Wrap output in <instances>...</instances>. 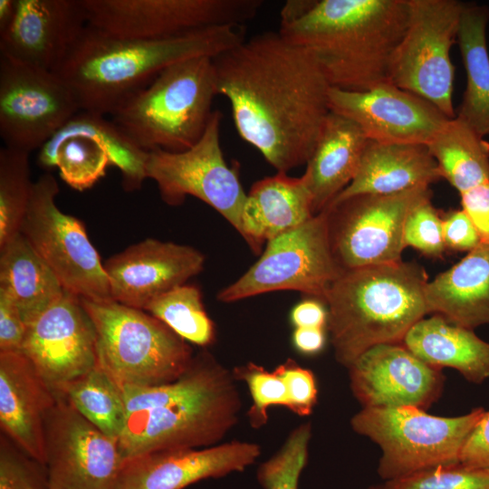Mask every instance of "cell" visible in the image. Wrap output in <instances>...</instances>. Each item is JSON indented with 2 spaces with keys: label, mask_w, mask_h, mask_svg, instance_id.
<instances>
[{
  "label": "cell",
  "mask_w": 489,
  "mask_h": 489,
  "mask_svg": "<svg viewBox=\"0 0 489 489\" xmlns=\"http://www.w3.org/2000/svg\"><path fill=\"white\" fill-rule=\"evenodd\" d=\"M331 111L353 120L369 140L428 145L450 120L419 96L384 82L368 91L331 88Z\"/></svg>",
  "instance_id": "19"
},
{
  "label": "cell",
  "mask_w": 489,
  "mask_h": 489,
  "mask_svg": "<svg viewBox=\"0 0 489 489\" xmlns=\"http://www.w3.org/2000/svg\"><path fill=\"white\" fill-rule=\"evenodd\" d=\"M488 21L486 5L465 3L457 35L466 86L455 117L484 138L489 135Z\"/></svg>",
  "instance_id": "31"
},
{
  "label": "cell",
  "mask_w": 489,
  "mask_h": 489,
  "mask_svg": "<svg viewBox=\"0 0 489 489\" xmlns=\"http://www.w3.org/2000/svg\"><path fill=\"white\" fill-rule=\"evenodd\" d=\"M370 489H386L385 485L382 486H373Z\"/></svg>",
  "instance_id": "49"
},
{
  "label": "cell",
  "mask_w": 489,
  "mask_h": 489,
  "mask_svg": "<svg viewBox=\"0 0 489 489\" xmlns=\"http://www.w3.org/2000/svg\"><path fill=\"white\" fill-rule=\"evenodd\" d=\"M245 39L244 26L130 38L86 24L53 72L72 90L81 110L111 115L167 67L190 58L215 57Z\"/></svg>",
  "instance_id": "4"
},
{
  "label": "cell",
  "mask_w": 489,
  "mask_h": 489,
  "mask_svg": "<svg viewBox=\"0 0 489 489\" xmlns=\"http://www.w3.org/2000/svg\"><path fill=\"white\" fill-rule=\"evenodd\" d=\"M350 388L363 408L426 409L440 396L443 375L402 343L376 345L349 368Z\"/></svg>",
  "instance_id": "20"
},
{
  "label": "cell",
  "mask_w": 489,
  "mask_h": 489,
  "mask_svg": "<svg viewBox=\"0 0 489 489\" xmlns=\"http://www.w3.org/2000/svg\"><path fill=\"white\" fill-rule=\"evenodd\" d=\"M144 311L187 342L206 347L215 341V324L205 310L200 290L195 285L183 284L170 290L151 301Z\"/></svg>",
  "instance_id": "34"
},
{
  "label": "cell",
  "mask_w": 489,
  "mask_h": 489,
  "mask_svg": "<svg viewBox=\"0 0 489 489\" xmlns=\"http://www.w3.org/2000/svg\"><path fill=\"white\" fill-rule=\"evenodd\" d=\"M260 455L258 444L239 440L145 454L124 460L113 489H184L204 479L243 472Z\"/></svg>",
  "instance_id": "22"
},
{
  "label": "cell",
  "mask_w": 489,
  "mask_h": 489,
  "mask_svg": "<svg viewBox=\"0 0 489 489\" xmlns=\"http://www.w3.org/2000/svg\"><path fill=\"white\" fill-rule=\"evenodd\" d=\"M26 325L12 297L0 289V352L21 351Z\"/></svg>",
  "instance_id": "43"
},
{
  "label": "cell",
  "mask_w": 489,
  "mask_h": 489,
  "mask_svg": "<svg viewBox=\"0 0 489 489\" xmlns=\"http://www.w3.org/2000/svg\"><path fill=\"white\" fill-rule=\"evenodd\" d=\"M442 227L446 249L468 253L481 244L475 225L462 208L442 215Z\"/></svg>",
  "instance_id": "42"
},
{
  "label": "cell",
  "mask_w": 489,
  "mask_h": 489,
  "mask_svg": "<svg viewBox=\"0 0 489 489\" xmlns=\"http://www.w3.org/2000/svg\"><path fill=\"white\" fill-rule=\"evenodd\" d=\"M460 197L462 209L475 225L481 244H489V182L479 185Z\"/></svg>",
  "instance_id": "45"
},
{
  "label": "cell",
  "mask_w": 489,
  "mask_h": 489,
  "mask_svg": "<svg viewBox=\"0 0 489 489\" xmlns=\"http://www.w3.org/2000/svg\"><path fill=\"white\" fill-rule=\"evenodd\" d=\"M81 301L95 327L97 366L120 387L167 384L190 366L188 342L146 311L113 300Z\"/></svg>",
  "instance_id": "7"
},
{
  "label": "cell",
  "mask_w": 489,
  "mask_h": 489,
  "mask_svg": "<svg viewBox=\"0 0 489 489\" xmlns=\"http://www.w3.org/2000/svg\"><path fill=\"white\" fill-rule=\"evenodd\" d=\"M427 148L441 177L460 195L489 182V142L458 118L450 119Z\"/></svg>",
  "instance_id": "32"
},
{
  "label": "cell",
  "mask_w": 489,
  "mask_h": 489,
  "mask_svg": "<svg viewBox=\"0 0 489 489\" xmlns=\"http://www.w3.org/2000/svg\"><path fill=\"white\" fill-rule=\"evenodd\" d=\"M33 183L29 153L0 149V248L20 233Z\"/></svg>",
  "instance_id": "35"
},
{
  "label": "cell",
  "mask_w": 489,
  "mask_h": 489,
  "mask_svg": "<svg viewBox=\"0 0 489 489\" xmlns=\"http://www.w3.org/2000/svg\"><path fill=\"white\" fill-rule=\"evenodd\" d=\"M55 391L22 351L0 352V426L24 454L44 465V423Z\"/></svg>",
  "instance_id": "24"
},
{
  "label": "cell",
  "mask_w": 489,
  "mask_h": 489,
  "mask_svg": "<svg viewBox=\"0 0 489 489\" xmlns=\"http://www.w3.org/2000/svg\"><path fill=\"white\" fill-rule=\"evenodd\" d=\"M55 391L62 393L76 410L104 435L119 440L126 423L123 391L97 365Z\"/></svg>",
  "instance_id": "33"
},
{
  "label": "cell",
  "mask_w": 489,
  "mask_h": 489,
  "mask_svg": "<svg viewBox=\"0 0 489 489\" xmlns=\"http://www.w3.org/2000/svg\"><path fill=\"white\" fill-rule=\"evenodd\" d=\"M369 142L353 120L331 111L303 176L312 197V212H321L353 180Z\"/></svg>",
  "instance_id": "26"
},
{
  "label": "cell",
  "mask_w": 489,
  "mask_h": 489,
  "mask_svg": "<svg viewBox=\"0 0 489 489\" xmlns=\"http://www.w3.org/2000/svg\"><path fill=\"white\" fill-rule=\"evenodd\" d=\"M222 114L214 110L201 139L188 149L148 152L147 178L156 182L161 199L169 206L182 204L187 196L205 202L242 235V213L247 193L238 173L230 168L220 144Z\"/></svg>",
  "instance_id": "14"
},
{
  "label": "cell",
  "mask_w": 489,
  "mask_h": 489,
  "mask_svg": "<svg viewBox=\"0 0 489 489\" xmlns=\"http://www.w3.org/2000/svg\"><path fill=\"white\" fill-rule=\"evenodd\" d=\"M405 247L410 246L423 254L442 258L446 250L442 227V215L431 197L416 205L407 216L403 229Z\"/></svg>",
  "instance_id": "39"
},
{
  "label": "cell",
  "mask_w": 489,
  "mask_h": 489,
  "mask_svg": "<svg viewBox=\"0 0 489 489\" xmlns=\"http://www.w3.org/2000/svg\"><path fill=\"white\" fill-rule=\"evenodd\" d=\"M291 320L295 328H322L327 326L328 312L321 302L307 300L292 311Z\"/></svg>",
  "instance_id": "46"
},
{
  "label": "cell",
  "mask_w": 489,
  "mask_h": 489,
  "mask_svg": "<svg viewBox=\"0 0 489 489\" xmlns=\"http://www.w3.org/2000/svg\"><path fill=\"white\" fill-rule=\"evenodd\" d=\"M311 436L310 423L298 426L281 448L259 465L256 477L264 489H298L300 475L308 461Z\"/></svg>",
  "instance_id": "36"
},
{
  "label": "cell",
  "mask_w": 489,
  "mask_h": 489,
  "mask_svg": "<svg viewBox=\"0 0 489 489\" xmlns=\"http://www.w3.org/2000/svg\"><path fill=\"white\" fill-rule=\"evenodd\" d=\"M464 5L457 0H408L407 27L389 69L390 83L427 101L449 119L455 118L450 51L457 43Z\"/></svg>",
  "instance_id": "9"
},
{
  "label": "cell",
  "mask_w": 489,
  "mask_h": 489,
  "mask_svg": "<svg viewBox=\"0 0 489 489\" xmlns=\"http://www.w3.org/2000/svg\"><path fill=\"white\" fill-rule=\"evenodd\" d=\"M440 178L437 164L427 145L369 140L356 176L333 200L361 194H398L429 187Z\"/></svg>",
  "instance_id": "27"
},
{
  "label": "cell",
  "mask_w": 489,
  "mask_h": 489,
  "mask_svg": "<svg viewBox=\"0 0 489 489\" xmlns=\"http://www.w3.org/2000/svg\"><path fill=\"white\" fill-rule=\"evenodd\" d=\"M484 411L477 408L464 416L446 417L409 406L363 408L350 424L380 447L378 473L387 482L458 464L464 444Z\"/></svg>",
  "instance_id": "8"
},
{
  "label": "cell",
  "mask_w": 489,
  "mask_h": 489,
  "mask_svg": "<svg viewBox=\"0 0 489 489\" xmlns=\"http://www.w3.org/2000/svg\"><path fill=\"white\" fill-rule=\"evenodd\" d=\"M284 381L289 396V408L294 414L309 416L317 403L318 389L312 370L288 359L274 369Z\"/></svg>",
  "instance_id": "41"
},
{
  "label": "cell",
  "mask_w": 489,
  "mask_h": 489,
  "mask_svg": "<svg viewBox=\"0 0 489 489\" xmlns=\"http://www.w3.org/2000/svg\"><path fill=\"white\" fill-rule=\"evenodd\" d=\"M80 110L53 72L0 55V137L5 147L40 149Z\"/></svg>",
  "instance_id": "16"
},
{
  "label": "cell",
  "mask_w": 489,
  "mask_h": 489,
  "mask_svg": "<svg viewBox=\"0 0 489 489\" xmlns=\"http://www.w3.org/2000/svg\"><path fill=\"white\" fill-rule=\"evenodd\" d=\"M55 394L44 423L48 489H113L124 462L118 441L89 422L62 393Z\"/></svg>",
  "instance_id": "17"
},
{
  "label": "cell",
  "mask_w": 489,
  "mask_h": 489,
  "mask_svg": "<svg viewBox=\"0 0 489 489\" xmlns=\"http://www.w3.org/2000/svg\"><path fill=\"white\" fill-rule=\"evenodd\" d=\"M87 24L108 34L166 38L228 26H244L262 0H82Z\"/></svg>",
  "instance_id": "15"
},
{
  "label": "cell",
  "mask_w": 489,
  "mask_h": 489,
  "mask_svg": "<svg viewBox=\"0 0 489 489\" xmlns=\"http://www.w3.org/2000/svg\"><path fill=\"white\" fill-rule=\"evenodd\" d=\"M432 197L429 187L394 195L361 194L333 200L323 211L332 256L341 272L401 262L408 215Z\"/></svg>",
  "instance_id": "11"
},
{
  "label": "cell",
  "mask_w": 489,
  "mask_h": 489,
  "mask_svg": "<svg viewBox=\"0 0 489 489\" xmlns=\"http://www.w3.org/2000/svg\"><path fill=\"white\" fill-rule=\"evenodd\" d=\"M235 379L246 383L253 403L247 411L249 423L254 428H261L268 420V408L272 406H283L289 408L290 401L287 388L275 371L249 362L235 368L233 371Z\"/></svg>",
  "instance_id": "37"
},
{
  "label": "cell",
  "mask_w": 489,
  "mask_h": 489,
  "mask_svg": "<svg viewBox=\"0 0 489 489\" xmlns=\"http://www.w3.org/2000/svg\"><path fill=\"white\" fill-rule=\"evenodd\" d=\"M235 380L233 372L203 350L172 382L121 387L126 423L118 445L122 457L219 444L239 418Z\"/></svg>",
  "instance_id": "3"
},
{
  "label": "cell",
  "mask_w": 489,
  "mask_h": 489,
  "mask_svg": "<svg viewBox=\"0 0 489 489\" xmlns=\"http://www.w3.org/2000/svg\"><path fill=\"white\" fill-rule=\"evenodd\" d=\"M0 440V489H48L44 465L4 434Z\"/></svg>",
  "instance_id": "40"
},
{
  "label": "cell",
  "mask_w": 489,
  "mask_h": 489,
  "mask_svg": "<svg viewBox=\"0 0 489 489\" xmlns=\"http://www.w3.org/2000/svg\"><path fill=\"white\" fill-rule=\"evenodd\" d=\"M459 463L489 473V411H484L466 438Z\"/></svg>",
  "instance_id": "44"
},
{
  "label": "cell",
  "mask_w": 489,
  "mask_h": 489,
  "mask_svg": "<svg viewBox=\"0 0 489 489\" xmlns=\"http://www.w3.org/2000/svg\"><path fill=\"white\" fill-rule=\"evenodd\" d=\"M313 216L307 181L277 172L253 184L242 213V237L254 253L264 242L297 228Z\"/></svg>",
  "instance_id": "25"
},
{
  "label": "cell",
  "mask_w": 489,
  "mask_h": 489,
  "mask_svg": "<svg viewBox=\"0 0 489 489\" xmlns=\"http://www.w3.org/2000/svg\"><path fill=\"white\" fill-rule=\"evenodd\" d=\"M342 273L331 250L327 217L322 210L295 229L267 242L258 261L217 294L232 302L274 291H298L324 303Z\"/></svg>",
  "instance_id": "13"
},
{
  "label": "cell",
  "mask_w": 489,
  "mask_h": 489,
  "mask_svg": "<svg viewBox=\"0 0 489 489\" xmlns=\"http://www.w3.org/2000/svg\"><path fill=\"white\" fill-rule=\"evenodd\" d=\"M384 485L386 489H489V473L458 463L422 470Z\"/></svg>",
  "instance_id": "38"
},
{
  "label": "cell",
  "mask_w": 489,
  "mask_h": 489,
  "mask_svg": "<svg viewBox=\"0 0 489 489\" xmlns=\"http://www.w3.org/2000/svg\"><path fill=\"white\" fill-rule=\"evenodd\" d=\"M148 151L134 145L104 115L79 110L39 149L38 165L57 168L72 188L84 191L106 175L109 166L121 174L123 188L135 191L146 176Z\"/></svg>",
  "instance_id": "12"
},
{
  "label": "cell",
  "mask_w": 489,
  "mask_h": 489,
  "mask_svg": "<svg viewBox=\"0 0 489 489\" xmlns=\"http://www.w3.org/2000/svg\"><path fill=\"white\" fill-rule=\"evenodd\" d=\"M86 24L82 0H16L0 55L53 72Z\"/></svg>",
  "instance_id": "23"
},
{
  "label": "cell",
  "mask_w": 489,
  "mask_h": 489,
  "mask_svg": "<svg viewBox=\"0 0 489 489\" xmlns=\"http://www.w3.org/2000/svg\"><path fill=\"white\" fill-rule=\"evenodd\" d=\"M213 57L176 62L110 116L118 129L144 151L179 152L194 146L209 123L216 92Z\"/></svg>",
  "instance_id": "6"
},
{
  "label": "cell",
  "mask_w": 489,
  "mask_h": 489,
  "mask_svg": "<svg viewBox=\"0 0 489 489\" xmlns=\"http://www.w3.org/2000/svg\"><path fill=\"white\" fill-rule=\"evenodd\" d=\"M204 263L205 256L194 247L147 238L103 265L111 299L144 311L151 301L198 274Z\"/></svg>",
  "instance_id": "21"
},
{
  "label": "cell",
  "mask_w": 489,
  "mask_h": 489,
  "mask_svg": "<svg viewBox=\"0 0 489 489\" xmlns=\"http://www.w3.org/2000/svg\"><path fill=\"white\" fill-rule=\"evenodd\" d=\"M212 60L217 95L229 101L240 137L277 172L306 165L332 88L313 54L267 31Z\"/></svg>",
  "instance_id": "1"
},
{
  "label": "cell",
  "mask_w": 489,
  "mask_h": 489,
  "mask_svg": "<svg viewBox=\"0 0 489 489\" xmlns=\"http://www.w3.org/2000/svg\"><path fill=\"white\" fill-rule=\"evenodd\" d=\"M0 289L14 301L25 325L65 292L53 270L22 233L0 248Z\"/></svg>",
  "instance_id": "30"
},
{
  "label": "cell",
  "mask_w": 489,
  "mask_h": 489,
  "mask_svg": "<svg viewBox=\"0 0 489 489\" xmlns=\"http://www.w3.org/2000/svg\"><path fill=\"white\" fill-rule=\"evenodd\" d=\"M408 18V0H292L279 32L313 54L332 88L363 91L389 82Z\"/></svg>",
  "instance_id": "2"
},
{
  "label": "cell",
  "mask_w": 489,
  "mask_h": 489,
  "mask_svg": "<svg viewBox=\"0 0 489 489\" xmlns=\"http://www.w3.org/2000/svg\"><path fill=\"white\" fill-rule=\"evenodd\" d=\"M429 313L474 330L489 324V244H481L425 287Z\"/></svg>",
  "instance_id": "28"
},
{
  "label": "cell",
  "mask_w": 489,
  "mask_h": 489,
  "mask_svg": "<svg viewBox=\"0 0 489 489\" xmlns=\"http://www.w3.org/2000/svg\"><path fill=\"white\" fill-rule=\"evenodd\" d=\"M56 178L50 172L34 183L20 233L46 262L63 289L80 299L111 301L101 256L77 217L57 206Z\"/></svg>",
  "instance_id": "10"
},
{
  "label": "cell",
  "mask_w": 489,
  "mask_h": 489,
  "mask_svg": "<svg viewBox=\"0 0 489 489\" xmlns=\"http://www.w3.org/2000/svg\"><path fill=\"white\" fill-rule=\"evenodd\" d=\"M295 348L304 354L319 352L324 346L325 334L322 328H295L292 335Z\"/></svg>",
  "instance_id": "47"
},
{
  "label": "cell",
  "mask_w": 489,
  "mask_h": 489,
  "mask_svg": "<svg viewBox=\"0 0 489 489\" xmlns=\"http://www.w3.org/2000/svg\"><path fill=\"white\" fill-rule=\"evenodd\" d=\"M21 351L53 390L94 369L96 331L81 299L65 291L26 324Z\"/></svg>",
  "instance_id": "18"
},
{
  "label": "cell",
  "mask_w": 489,
  "mask_h": 489,
  "mask_svg": "<svg viewBox=\"0 0 489 489\" xmlns=\"http://www.w3.org/2000/svg\"><path fill=\"white\" fill-rule=\"evenodd\" d=\"M402 344L427 364L455 369L472 383L489 378V343L441 315L418 321Z\"/></svg>",
  "instance_id": "29"
},
{
  "label": "cell",
  "mask_w": 489,
  "mask_h": 489,
  "mask_svg": "<svg viewBox=\"0 0 489 489\" xmlns=\"http://www.w3.org/2000/svg\"><path fill=\"white\" fill-rule=\"evenodd\" d=\"M16 0H0V34L5 32L13 21Z\"/></svg>",
  "instance_id": "48"
},
{
  "label": "cell",
  "mask_w": 489,
  "mask_h": 489,
  "mask_svg": "<svg viewBox=\"0 0 489 489\" xmlns=\"http://www.w3.org/2000/svg\"><path fill=\"white\" fill-rule=\"evenodd\" d=\"M427 282L420 264L403 261L343 272L324 300L336 360L348 369L376 345L402 343L429 313Z\"/></svg>",
  "instance_id": "5"
}]
</instances>
